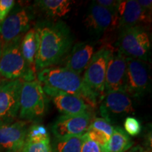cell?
<instances>
[{
	"label": "cell",
	"instance_id": "6da1fadb",
	"mask_svg": "<svg viewBox=\"0 0 152 152\" xmlns=\"http://www.w3.org/2000/svg\"><path fill=\"white\" fill-rule=\"evenodd\" d=\"M35 29L39 36L35 61L37 72L55 66L64 60L72 48L73 37L69 27L61 20L41 23Z\"/></svg>",
	"mask_w": 152,
	"mask_h": 152
},
{
	"label": "cell",
	"instance_id": "7a4b0ae2",
	"mask_svg": "<svg viewBox=\"0 0 152 152\" xmlns=\"http://www.w3.org/2000/svg\"><path fill=\"white\" fill-rule=\"evenodd\" d=\"M36 79L42 87L78 96L92 108L98 103L99 96L85 84L80 75L64 66H52L37 71Z\"/></svg>",
	"mask_w": 152,
	"mask_h": 152
},
{
	"label": "cell",
	"instance_id": "3957f363",
	"mask_svg": "<svg viewBox=\"0 0 152 152\" xmlns=\"http://www.w3.org/2000/svg\"><path fill=\"white\" fill-rule=\"evenodd\" d=\"M23 36L3 45L1 48L0 75L7 80L30 82L36 80V72L28 65L22 55L20 43Z\"/></svg>",
	"mask_w": 152,
	"mask_h": 152
},
{
	"label": "cell",
	"instance_id": "277c9868",
	"mask_svg": "<svg viewBox=\"0 0 152 152\" xmlns=\"http://www.w3.org/2000/svg\"><path fill=\"white\" fill-rule=\"evenodd\" d=\"M115 49L125 57L149 62L151 50L149 31L142 26L121 30Z\"/></svg>",
	"mask_w": 152,
	"mask_h": 152
},
{
	"label": "cell",
	"instance_id": "5b68a950",
	"mask_svg": "<svg viewBox=\"0 0 152 152\" xmlns=\"http://www.w3.org/2000/svg\"><path fill=\"white\" fill-rule=\"evenodd\" d=\"M47 99L42 86L37 79L23 82L19 99V118L33 121L44 116L47 110Z\"/></svg>",
	"mask_w": 152,
	"mask_h": 152
},
{
	"label": "cell",
	"instance_id": "8992f818",
	"mask_svg": "<svg viewBox=\"0 0 152 152\" xmlns=\"http://www.w3.org/2000/svg\"><path fill=\"white\" fill-rule=\"evenodd\" d=\"M113 49L111 45L104 43L95 52L82 77L85 84L101 99L104 95L107 64Z\"/></svg>",
	"mask_w": 152,
	"mask_h": 152
},
{
	"label": "cell",
	"instance_id": "52a82bcc",
	"mask_svg": "<svg viewBox=\"0 0 152 152\" xmlns=\"http://www.w3.org/2000/svg\"><path fill=\"white\" fill-rule=\"evenodd\" d=\"M151 76L148 62L127 57L125 93L130 97H142L149 92Z\"/></svg>",
	"mask_w": 152,
	"mask_h": 152
},
{
	"label": "cell",
	"instance_id": "ba28073f",
	"mask_svg": "<svg viewBox=\"0 0 152 152\" xmlns=\"http://www.w3.org/2000/svg\"><path fill=\"white\" fill-rule=\"evenodd\" d=\"M22 83L20 80L0 83V126L14 122L18 117Z\"/></svg>",
	"mask_w": 152,
	"mask_h": 152
},
{
	"label": "cell",
	"instance_id": "9c48e42d",
	"mask_svg": "<svg viewBox=\"0 0 152 152\" xmlns=\"http://www.w3.org/2000/svg\"><path fill=\"white\" fill-rule=\"evenodd\" d=\"M126 70L127 57L114 47L106 68L104 95L111 92H125Z\"/></svg>",
	"mask_w": 152,
	"mask_h": 152
},
{
	"label": "cell",
	"instance_id": "30bf717a",
	"mask_svg": "<svg viewBox=\"0 0 152 152\" xmlns=\"http://www.w3.org/2000/svg\"><path fill=\"white\" fill-rule=\"evenodd\" d=\"M91 121L90 112L78 115H62L53 123L52 131L57 139L81 136L86 133Z\"/></svg>",
	"mask_w": 152,
	"mask_h": 152
},
{
	"label": "cell",
	"instance_id": "8fae6325",
	"mask_svg": "<svg viewBox=\"0 0 152 152\" xmlns=\"http://www.w3.org/2000/svg\"><path fill=\"white\" fill-rule=\"evenodd\" d=\"M86 28L93 34L99 36L118 27L117 12L101 7L94 1L89 7L84 19Z\"/></svg>",
	"mask_w": 152,
	"mask_h": 152
},
{
	"label": "cell",
	"instance_id": "7c38bea8",
	"mask_svg": "<svg viewBox=\"0 0 152 152\" xmlns=\"http://www.w3.org/2000/svg\"><path fill=\"white\" fill-rule=\"evenodd\" d=\"M117 16L120 30L133 26H143L151 22V14L144 10L137 0H119Z\"/></svg>",
	"mask_w": 152,
	"mask_h": 152
},
{
	"label": "cell",
	"instance_id": "4fadbf2b",
	"mask_svg": "<svg viewBox=\"0 0 152 152\" xmlns=\"http://www.w3.org/2000/svg\"><path fill=\"white\" fill-rule=\"evenodd\" d=\"M28 121H16L0 126V152H21L26 142Z\"/></svg>",
	"mask_w": 152,
	"mask_h": 152
},
{
	"label": "cell",
	"instance_id": "5bb4252c",
	"mask_svg": "<svg viewBox=\"0 0 152 152\" xmlns=\"http://www.w3.org/2000/svg\"><path fill=\"white\" fill-rule=\"evenodd\" d=\"M99 113L102 118L111 121V118L134 112L131 97L123 92L106 93L101 99Z\"/></svg>",
	"mask_w": 152,
	"mask_h": 152
},
{
	"label": "cell",
	"instance_id": "9a60e30c",
	"mask_svg": "<svg viewBox=\"0 0 152 152\" xmlns=\"http://www.w3.org/2000/svg\"><path fill=\"white\" fill-rule=\"evenodd\" d=\"M31 14L26 9H21L9 15L0 23L1 45H7L30 30Z\"/></svg>",
	"mask_w": 152,
	"mask_h": 152
},
{
	"label": "cell",
	"instance_id": "2e32d148",
	"mask_svg": "<svg viewBox=\"0 0 152 152\" xmlns=\"http://www.w3.org/2000/svg\"><path fill=\"white\" fill-rule=\"evenodd\" d=\"M47 96L52 99L53 103L63 115H78L89 112L90 106L81 98L67 93L42 87Z\"/></svg>",
	"mask_w": 152,
	"mask_h": 152
},
{
	"label": "cell",
	"instance_id": "e0dca14e",
	"mask_svg": "<svg viewBox=\"0 0 152 152\" xmlns=\"http://www.w3.org/2000/svg\"><path fill=\"white\" fill-rule=\"evenodd\" d=\"M95 53V45L92 42H83L72 47L64 61L65 67L74 73L81 75Z\"/></svg>",
	"mask_w": 152,
	"mask_h": 152
},
{
	"label": "cell",
	"instance_id": "ac0fdd59",
	"mask_svg": "<svg viewBox=\"0 0 152 152\" xmlns=\"http://www.w3.org/2000/svg\"><path fill=\"white\" fill-rule=\"evenodd\" d=\"M113 130L111 121L104 118H95L91 121L86 134L102 148L111 137Z\"/></svg>",
	"mask_w": 152,
	"mask_h": 152
},
{
	"label": "cell",
	"instance_id": "d6986e66",
	"mask_svg": "<svg viewBox=\"0 0 152 152\" xmlns=\"http://www.w3.org/2000/svg\"><path fill=\"white\" fill-rule=\"evenodd\" d=\"M38 47H39L38 33L35 28H31L23 36L21 43H20V49L26 61L35 72V61Z\"/></svg>",
	"mask_w": 152,
	"mask_h": 152
},
{
	"label": "cell",
	"instance_id": "ffe728a7",
	"mask_svg": "<svg viewBox=\"0 0 152 152\" xmlns=\"http://www.w3.org/2000/svg\"><path fill=\"white\" fill-rule=\"evenodd\" d=\"M73 2L70 0H39L35 1V4L47 16L60 18L71 11Z\"/></svg>",
	"mask_w": 152,
	"mask_h": 152
},
{
	"label": "cell",
	"instance_id": "44dd1931",
	"mask_svg": "<svg viewBox=\"0 0 152 152\" xmlns=\"http://www.w3.org/2000/svg\"><path fill=\"white\" fill-rule=\"evenodd\" d=\"M132 145L133 142L128 134L122 128L116 127L102 150L104 152H126Z\"/></svg>",
	"mask_w": 152,
	"mask_h": 152
},
{
	"label": "cell",
	"instance_id": "7402d4cb",
	"mask_svg": "<svg viewBox=\"0 0 152 152\" xmlns=\"http://www.w3.org/2000/svg\"><path fill=\"white\" fill-rule=\"evenodd\" d=\"M84 134L81 136L57 139L52 146V152H80Z\"/></svg>",
	"mask_w": 152,
	"mask_h": 152
},
{
	"label": "cell",
	"instance_id": "603a6c76",
	"mask_svg": "<svg viewBox=\"0 0 152 152\" xmlns=\"http://www.w3.org/2000/svg\"><path fill=\"white\" fill-rule=\"evenodd\" d=\"M50 140L47 128L42 125L34 124L28 128L26 141L37 142Z\"/></svg>",
	"mask_w": 152,
	"mask_h": 152
},
{
	"label": "cell",
	"instance_id": "cb8c5ba5",
	"mask_svg": "<svg viewBox=\"0 0 152 152\" xmlns=\"http://www.w3.org/2000/svg\"><path fill=\"white\" fill-rule=\"evenodd\" d=\"M21 152H52L50 140L42 141H26Z\"/></svg>",
	"mask_w": 152,
	"mask_h": 152
},
{
	"label": "cell",
	"instance_id": "d4e9b609",
	"mask_svg": "<svg viewBox=\"0 0 152 152\" xmlns=\"http://www.w3.org/2000/svg\"><path fill=\"white\" fill-rule=\"evenodd\" d=\"M125 132L131 136H137L142 130V125L140 121L135 118L128 116L124 121Z\"/></svg>",
	"mask_w": 152,
	"mask_h": 152
},
{
	"label": "cell",
	"instance_id": "484cf974",
	"mask_svg": "<svg viewBox=\"0 0 152 152\" xmlns=\"http://www.w3.org/2000/svg\"><path fill=\"white\" fill-rule=\"evenodd\" d=\"M80 152H104V151L97 143L91 140L85 133Z\"/></svg>",
	"mask_w": 152,
	"mask_h": 152
},
{
	"label": "cell",
	"instance_id": "4316f807",
	"mask_svg": "<svg viewBox=\"0 0 152 152\" xmlns=\"http://www.w3.org/2000/svg\"><path fill=\"white\" fill-rule=\"evenodd\" d=\"M14 4V0H0V23L7 18Z\"/></svg>",
	"mask_w": 152,
	"mask_h": 152
},
{
	"label": "cell",
	"instance_id": "83f0119b",
	"mask_svg": "<svg viewBox=\"0 0 152 152\" xmlns=\"http://www.w3.org/2000/svg\"><path fill=\"white\" fill-rule=\"evenodd\" d=\"M94 1L108 10L117 12L119 0H95Z\"/></svg>",
	"mask_w": 152,
	"mask_h": 152
},
{
	"label": "cell",
	"instance_id": "f1b7e54d",
	"mask_svg": "<svg viewBox=\"0 0 152 152\" xmlns=\"http://www.w3.org/2000/svg\"><path fill=\"white\" fill-rule=\"evenodd\" d=\"M139 4L143 8L144 10L147 11L151 14L152 10V1L151 0H137Z\"/></svg>",
	"mask_w": 152,
	"mask_h": 152
},
{
	"label": "cell",
	"instance_id": "f546056e",
	"mask_svg": "<svg viewBox=\"0 0 152 152\" xmlns=\"http://www.w3.org/2000/svg\"><path fill=\"white\" fill-rule=\"evenodd\" d=\"M126 152H151V150L149 147H144L142 146L137 145L132 148L131 147Z\"/></svg>",
	"mask_w": 152,
	"mask_h": 152
},
{
	"label": "cell",
	"instance_id": "4dcf8cb0",
	"mask_svg": "<svg viewBox=\"0 0 152 152\" xmlns=\"http://www.w3.org/2000/svg\"><path fill=\"white\" fill-rule=\"evenodd\" d=\"M1 48H2V45H1V38H0V54H1Z\"/></svg>",
	"mask_w": 152,
	"mask_h": 152
},
{
	"label": "cell",
	"instance_id": "1f68e13d",
	"mask_svg": "<svg viewBox=\"0 0 152 152\" xmlns=\"http://www.w3.org/2000/svg\"><path fill=\"white\" fill-rule=\"evenodd\" d=\"M0 77H1V75H0ZM0 83H1V80H0Z\"/></svg>",
	"mask_w": 152,
	"mask_h": 152
}]
</instances>
